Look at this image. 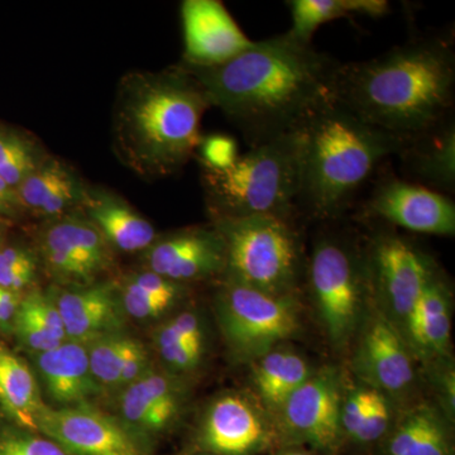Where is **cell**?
Wrapping results in <instances>:
<instances>
[{
	"label": "cell",
	"mask_w": 455,
	"mask_h": 455,
	"mask_svg": "<svg viewBox=\"0 0 455 455\" xmlns=\"http://www.w3.org/2000/svg\"><path fill=\"white\" fill-rule=\"evenodd\" d=\"M293 215L214 220L227 250L224 277L271 295H292L301 269Z\"/></svg>",
	"instance_id": "8992f818"
},
{
	"label": "cell",
	"mask_w": 455,
	"mask_h": 455,
	"mask_svg": "<svg viewBox=\"0 0 455 455\" xmlns=\"http://www.w3.org/2000/svg\"><path fill=\"white\" fill-rule=\"evenodd\" d=\"M214 220L254 215H295L301 188V128L239 156L224 171L203 169Z\"/></svg>",
	"instance_id": "5b68a950"
},
{
	"label": "cell",
	"mask_w": 455,
	"mask_h": 455,
	"mask_svg": "<svg viewBox=\"0 0 455 455\" xmlns=\"http://www.w3.org/2000/svg\"><path fill=\"white\" fill-rule=\"evenodd\" d=\"M357 363L359 372L381 390L400 392L414 379V367L405 343L390 320L381 314L367 325Z\"/></svg>",
	"instance_id": "ffe728a7"
},
{
	"label": "cell",
	"mask_w": 455,
	"mask_h": 455,
	"mask_svg": "<svg viewBox=\"0 0 455 455\" xmlns=\"http://www.w3.org/2000/svg\"><path fill=\"white\" fill-rule=\"evenodd\" d=\"M16 190L23 211L51 220L80 208L88 187L73 167L49 156Z\"/></svg>",
	"instance_id": "44dd1931"
},
{
	"label": "cell",
	"mask_w": 455,
	"mask_h": 455,
	"mask_svg": "<svg viewBox=\"0 0 455 455\" xmlns=\"http://www.w3.org/2000/svg\"><path fill=\"white\" fill-rule=\"evenodd\" d=\"M20 298L17 292L9 291L0 287V328L3 331H13L14 317H16Z\"/></svg>",
	"instance_id": "8d00e7d4"
},
{
	"label": "cell",
	"mask_w": 455,
	"mask_h": 455,
	"mask_svg": "<svg viewBox=\"0 0 455 455\" xmlns=\"http://www.w3.org/2000/svg\"><path fill=\"white\" fill-rule=\"evenodd\" d=\"M339 62L289 32L259 42L224 64L185 68L251 147L300 130L334 99Z\"/></svg>",
	"instance_id": "6da1fadb"
},
{
	"label": "cell",
	"mask_w": 455,
	"mask_h": 455,
	"mask_svg": "<svg viewBox=\"0 0 455 455\" xmlns=\"http://www.w3.org/2000/svg\"><path fill=\"white\" fill-rule=\"evenodd\" d=\"M372 280L391 309L406 319L429 281L434 266L398 235H379L371 248Z\"/></svg>",
	"instance_id": "2e32d148"
},
{
	"label": "cell",
	"mask_w": 455,
	"mask_h": 455,
	"mask_svg": "<svg viewBox=\"0 0 455 455\" xmlns=\"http://www.w3.org/2000/svg\"><path fill=\"white\" fill-rule=\"evenodd\" d=\"M35 366L51 407L94 406L92 401L103 392L90 370L85 344L65 341L55 349L36 355Z\"/></svg>",
	"instance_id": "d6986e66"
},
{
	"label": "cell",
	"mask_w": 455,
	"mask_h": 455,
	"mask_svg": "<svg viewBox=\"0 0 455 455\" xmlns=\"http://www.w3.org/2000/svg\"><path fill=\"white\" fill-rule=\"evenodd\" d=\"M383 440V455H453L447 425L430 407L407 414Z\"/></svg>",
	"instance_id": "4316f807"
},
{
	"label": "cell",
	"mask_w": 455,
	"mask_h": 455,
	"mask_svg": "<svg viewBox=\"0 0 455 455\" xmlns=\"http://www.w3.org/2000/svg\"><path fill=\"white\" fill-rule=\"evenodd\" d=\"M13 331L18 341L33 355L49 352L68 341L55 302L50 295L40 291H31L20 299Z\"/></svg>",
	"instance_id": "83f0119b"
},
{
	"label": "cell",
	"mask_w": 455,
	"mask_h": 455,
	"mask_svg": "<svg viewBox=\"0 0 455 455\" xmlns=\"http://www.w3.org/2000/svg\"><path fill=\"white\" fill-rule=\"evenodd\" d=\"M274 455H313L309 453V451H302V449L298 448H289L283 449V451H277L276 454Z\"/></svg>",
	"instance_id": "f35d334b"
},
{
	"label": "cell",
	"mask_w": 455,
	"mask_h": 455,
	"mask_svg": "<svg viewBox=\"0 0 455 455\" xmlns=\"http://www.w3.org/2000/svg\"><path fill=\"white\" fill-rule=\"evenodd\" d=\"M184 65L212 68L244 52L253 42L220 0H185L181 4Z\"/></svg>",
	"instance_id": "9a60e30c"
},
{
	"label": "cell",
	"mask_w": 455,
	"mask_h": 455,
	"mask_svg": "<svg viewBox=\"0 0 455 455\" xmlns=\"http://www.w3.org/2000/svg\"><path fill=\"white\" fill-rule=\"evenodd\" d=\"M36 431L68 455H140L127 429L94 406L57 409L46 403L36 418Z\"/></svg>",
	"instance_id": "30bf717a"
},
{
	"label": "cell",
	"mask_w": 455,
	"mask_h": 455,
	"mask_svg": "<svg viewBox=\"0 0 455 455\" xmlns=\"http://www.w3.org/2000/svg\"><path fill=\"white\" fill-rule=\"evenodd\" d=\"M221 334L236 361H257L300 328L292 295L276 296L226 278L215 299Z\"/></svg>",
	"instance_id": "52a82bcc"
},
{
	"label": "cell",
	"mask_w": 455,
	"mask_h": 455,
	"mask_svg": "<svg viewBox=\"0 0 455 455\" xmlns=\"http://www.w3.org/2000/svg\"><path fill=\"white\" fill-rule=\"evenodd\" d=\"M310 377L307 361L292 352L274 349L254 361L253 383L260 400L278 411Z\"/></svg>",
	"instance_id": "f1b7e54d"
},
{
	"label": "cell",
	"mask_w": 455,
	"mask_h": 455,
	"mask_svg": "<svg viewBox=\"0 0 455 455\" xmlns=\"http://www.w3.org/2000/svg\"><path fill=\"white\" fill-rule=\"evenodd\" d=\"M283 429L296 442L317 451L339 447L341 400L337 377L331 371L311 376L281 407Z\"/></svg>",
	"instance_id": "5bb4252c"
},
{
	"label": "cell",
	"mask_w": 455,
	"mask_h": 455,
	"mask_svg": "<svg viewBox=\"0 0 455 455\" xmlns=\"http://www.w3.org/2000/svg\"><path fill=\"white\" fill-rule=\"evenodd\" d=\"M142 341L131 335L116 333L85 344L90 370L101 391H121L123 373L128 359Z\"/></svg>",
	"instance_id": "4dcf8cb0"
},
{
	"label": "cell",
	"mask_w": 455,
	"mask_h": 455,
	"mask_svg": "<svg viewBox=\"0 0 455 455\" xmlns=\"http://www.w3.org/2000/svg\"><path fill=\"white\" fill-rule=\"evenodd\" d=\"M37 257L25 247L2 248L0 250V287L9 291L20 292L35 281L37 275Z\"/></svg>",
	"instance_id": "836d02e7"
},
{
	"label": "cell",
	"mask_w": 455,
	"mask_h": 455,
	"mask_svg": "<svg viewBox=\"0 0 455 455\" xmlns=\"http://www.w3.org/2000/svg\"><path fill=\"white\" fill-rule=\"evenodd\" d=\"M199 443L204 451L214 455H259L272 447L275 433L252 401L227 394L206 409Z\"/></svg>",
	"instance_id": "4fadbf2b"
},
{
	"label": "cell",
	"mask_w": 455,
	"mask_h": 455,
	"mask_svg": "<svg viewBox=\"0 0 455 455\" xmlns=\"http://www.w3.org/2000/svg\"><path fill=\"white\" fill-rule=\"evenodd\" d=\"M50 296L61 315L68 340L88 344L124 331L128 317L116 283L62 287Z\"/></svg>",
	"instance_id": "ac0fdd59"
},
{
	"label": "cell",
	"mask_w": 455,
	"mask_h": 455,
	"mask_svg": "<svg viewBox=\"0 0 455 455\" xmlns=\"http://www.w3.org/2000/svg\"><path fill=\"white\" fill-rule=\"evenodd\" d=\"M449 289L438 269L434 267L419 300L406 316L412 343L427 355H443L451 340Z\"/></svg>",
	"instance_id": "cb8c5ba5"
},
{
	"label": "cell",
	"mask_w": 455,
	"mask_h": 455,
	"mask_svg": "<svg viewBox=\"0 0 455 455\" xmlns=\"http://www.w3.org/2000/svg\"><path fill=\"white\" fill-rule=\"evenodd\" d=\"M80 208L113 250L145 252L157 239L155 227L123 197L88 187Z\"/></svg>",
	"instance_id": "7402d4cb"
},
{
	"label": "cell",
	"mask_w": 455,
	"mask_h": 455,
	"mask_svg": "<svg viewBox=\"0 0 455 455\" xmlns=\"http://www.w3.org/2000/svg\"><path fill=\"white\" fill-rule=\"evenodd\" d=\"M371 276L370 256L362 260L338 239L323 238L314 247L307 278L326 333L337 346L355 333Z\"/></svg>",
	"instance_id": "ba28073f"
},
{
	"label": "cell",
	"mask_w": 455,
	"mask_h": 455,
	"mask_svg": "<svg viewBox=\"0 0 455 455\" xmlns=\"http://www.w3.org/2000/svg\"><path fill=\"white\" fill-rule=\"evenodd\" d=\"M194 455H214V454L206 453V451H203V453L194 454Z\"/></svg>",
	"instance_id": "ab89813d"
},
{
	"label": "cell",
	"mask_w": 455,
	"mask_h": 455,
	"mask_svg": "<svg viewBox=\"0 0 455 455\" xmlns=\"http://www.w3.org/2000/svg\"><path fill=\"white\" fill-rule=\"evenodd\" d=\"M118 287L125 315L128 319L140 320V322L157 319L164 315L184 293H156L137 286L130 278Z\"/></svg>",
	"instance_id": "d6a6232c"
},
{
	"label": "cell",
	"mask_w": 455,
	"mask_h": 455,
	"mask_svg": "<svg viewBox=\"0 0 455 455\" xmlns=\"http://www.w3.org/2000/svg\"><path fill=\"white\" fill-rule=\"evenodd\" d=\"M147 271L187 284L221 276L227 269L223 236L214 226L188 228L156 239L145 251Z\"/></svg>",
	"instance_id": "7c38bea8"
},
{
	"label": "cell",
	"mask_w": 455,
	"mask_h": 455,
	"mask_svg": "<svg viewBox=\"0 0 455 455\" xmlns=\"http://www.w3.org/2000/svg\"><path fill=\"white\" fill-rule=\"evenodd\" d=\"M211 107L184 65L158 73L124 75L113 106V148L143 179L175 175L202 140L200 124Z\"/></svg>",
	"instance_id": "3957f363"
},
{
	"label": "cell",
	"mask_w": 455,
	"mask_h": 455,
	"mask_svg": "<svg viewBox=\"0 0 455 455\" xmlns=\"http://www.w3.org/2000/svg\"><path fill=\"white\" fill-rule=\"evenodd\" d=\"M416 184L451 196L455 190V124L451 118L415 139L397 155Z\"/></svg>",
	"instance_id": "603a6c76"
},
{
	"label": "cell",
	"mask_w": 455,
	"mask_h": 455,
	"mask_svg": "<svg viewBox=\"0 0 455 455\" xmlns=\"http://www.w3.org/2000/svg\"><path fill=\"white\" fill-rule=\"evenodd\" d=\"M23 212L16 188L0 179V218H11Z\"/></svg>",
	"instance_id": "74e56055"
},
{
	"label": "cell",
	"mask_w": 455,
	"mask_h": 455,
	"mask_svg": "<svg viewBox=\"0 0 455 455\" xmlns=\"http://www.w3.org/2000/svg\"><path fill=\"white\" fill-rule=\"evenodd\" d=\"M203 169L224 171L232 167L238 160V146L233 137L227 134H208L202 137L199 147Z\"/></svg>",
	"instance_id": "d590c367"
},
{
	"label": "cell",
	"mask_w": 455,
	"mask_h": 455,
	"mask_svg": "<svg viewBox=\"0 0 455 455\" xmlns=\"http://www.w3.org/2000/svg\"><path fill=\"white\" fill-rule=\"evenodd\" d=\"M334 99L403 142L427 133L453 118V41L427 36L374 59L339 64Z\"/></svg>",
	"instance_id": "7a4b0ae2"
},
{
	"label": "cell",
	"mask_w": 455,
	"mask_h": 455,
	"mask_svg": "<svg viewBox=\"0 0 455 455\" xmlns=\"http://www.w3.org/2000/svg\"><path fill=\"white\" fill-rule=\"evenodd\" d=\"M301 188L296 209L317 220L337 217L403 140L362 121L335 99L301 127Z\"/></svg>",
	"instance_id": "277c9868"
},
{
	"label": "cell",
	"mask_w": 455,
	"mask_h": 455,
	"mask_svg": "<svg viewBox=\"0 0 455 455\" xmlns=\"http://www.w3.org/2000/svg\"><path fill=\"white\" fill-rule=\"evenodd\" d=\"M0 455H68L37 431L23 429L0 433Z\"/></svg>",
	"instance_id": "e575fe53"
},
{
	"label": "cell",
	"mask_w": 455,
	"mask_h": 455,
	"mask_svg": "<svg viewBox=\"0 0 455 455\" xmlns=\"http://www.w3.org/2000/svg\"><path fill=\"white\" fill-rule=\"evenodd\" d=\"M287 5L292 20L287 32L305 44H311L316 29L331 20L353 16L379 18L390 12L386 0H290Z\"/></svg>",
	"instance_id": "f546056e"
},
{
	"label": "cell",
	"mask_w": 455,
	"mask_h": 455,
	"mask_svg": "<svg viewBox=\"0 0 455 455\" xmlns=\"http://www.w3.org/2000/svg\"><path fill=\"white\" fill-rule=\"evenodd\" d=\"M40 383L31 367L0 343V407L17 427L36 431L42 407Z\"/></svg>",
	"instance_id": "484cf974"
},
{
	"label": "cell",
	"mask_w": 455,
	"mask_h": 455,
	"mask_svg": "<svg viewBox=\"0 0 455 455\" xmlns=\"http://www.w3.org/2000/svg\"><path fill=\"white\" fill-rule=\"evenodd\" d=\"M364 212L415 233L448 236L455 233V205L451 196L406 180L379 181L368 197Z\"/></svg>",
	"instance_id": "8fae6325"
},
{
	"label": "cell",
	"mask_w": 455,
	"mask_h": 455,
	"mask_svg": "<svg viewBox=\"0 0 455 455\" xmlns=\"http://www.w3.org/2000/svg\"><path fill=\"white\" fill-rule=\"evenodd\" d=\"M184 403L178 377L151 368L119 394L118 421L134 439L151 438L179 420Z\"/></svg>",
	"instance_id": "e0dca14e"
},
{
	"label": "cell",
	"mask_w": 455,
	"mask_h": 455,
	"mask_svg": "<svg viewBox=\"0 0 455 455\" xmlns=\"http://www.w3.org/2000/svg\"><path fill=\"white\" fill-rule=\"evenodd\" d=\"M205 329L196 311L176 314L157 329L155 347L166 372L172 376H187L202 364L205 355Z\"/></svg>",
	"instance_id": "d4e9b609"
},
{
	"label": "cell",
	"mask_w": 455,
	"mask_h": 455,
	"mask_svg": "<svg viewBox=\"0 0 455 455\" xmlns=\"http://www.w3.org/2000/svg\"><path fill=\"white\" fill-rule=\"evenodd\" d=\"M113 251L100 230L75 212L51 220L41 230L42 263L64 287L97 283L113 265Z\"/></svg>",
	"instance_id": "9c48e42d"
},
{
	"label": "cell",
	"mask_w": 455,
	"mask_h": 455,
	"mask_svg": "<svg viewBox=\"0 0 455 455\" xmlns=\"http://www.w3.org/2000/svg\"><path fill=\"white\" fill-rule=\"evenodd\" d=\"M49 155L31 136L0 125V179L17 188Z\"/></svg>",
	"instance_id": "1f68e13d"
}]
</instances>
